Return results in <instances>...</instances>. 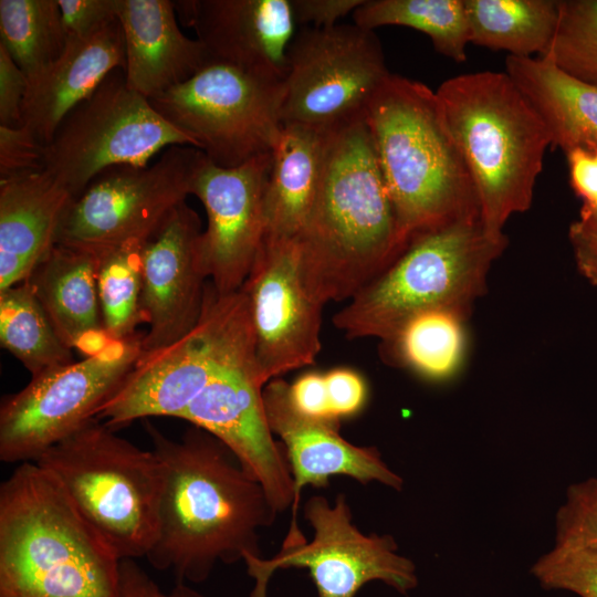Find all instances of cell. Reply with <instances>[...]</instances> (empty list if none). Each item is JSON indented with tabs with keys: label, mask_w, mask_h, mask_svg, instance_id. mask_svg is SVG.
<instances>
[{
	"label": "cell",
	"mask_w": 597,
	"mask_h": 597,
	"mask_svg": "<svg viewBox=\"0 0 597 597\" xmlns=\"http://www.w3.org/2000/svg\"><path fill=\"white\" fill-rule=\"evenodd\" d=\"M142 334L36 376L0 407V460L35 461L91 419L142 355Z\"/></svg>",
	"instance_id": "cell-12"
},
{
	"label": "cell",
	"mask_w": 597,
	"mask_h": 597,
	"mask_svg": "<svg viewBox=\"0 0 597 597\" xmlns=\"http://www.w3.org/2000/svg\"><path fill=\"white\" fill-rule=\"evenodd\" d=\"M283 80L210 62L148 101L214 165L238 167L272 153L281 134Z\"/></svg>",
	"instance_id": "cell-9"
},
{
	"label": "cell",
	"mask_w": 597,
	"mask_h": 597,
	"mask_svg": "<svg viewBox=\"0 0 597 597\" xmlns=\"http://www.w3.org/2000/svg\"><path fill=\"white\" fill-rule=\"evenodd\" d=\"M436 94L472 177L481 221L490 234L503 235L510 217L531 208L548 130L506 72L457 75Z\"/></svg>",
	"instance_id": "cell-5"
},
{
	"label": "cell",
	"mask_w": 597,
	"mask_h": 597,
	"mask_svg": "<svg viewBox=\"0 0 597 597\" xmlns=\"http://www.w3.org/2000/svg\"><path fill=\"white\" fill-rule=\"evenodd\" d=\"M389 74L374 31L355 23L302 28L287 51L283 125L329 132L364 118Z\"/></svg>",
	"instance_id": "cell-11"
},
{
	"label": "cell",
	"mask_w": 597,
	"mask_h": 597,
	"mask_svg": "<svg viewBox=\"0 0 597 597\" xmlns=\"http://www.w3.org/2000/svg\"><path fill=\"white\" fill-rule=\"evenodd\" d=\"M241 290L262 384L313 365L321 349L324 305L302 283L296 241L264 239Z\"/></svg>",
	"instance_id": "cell-16"
},
{
	"label": "cell",
	"mask_w": 597,
	"mask_h": 597,
	"mask_svg": "<svg viewBox=\"0 0 597 597\" xmlns=\"http://www.w3.org/2000/svg\"><path fill=\"white\" fill-rule=\"evenodd\" d=\"M367 30L401 25L427 34L434 49L455 61L467 60L470 29L464 0H364L353 13Z\"/></svg>",
	"instance_id": "cell-30"
},
{
	"label": "cell",
	"mask_w": 597,
	"mask_h": 597,
	"mask_svg": "<svg viewBox=\"0 0 597 597\" xmlns=\"http://www.w3.org/2000/svg\"><path fill=\"white\" fill-rule=\"evenodd\" d=\"M0 344L32 377L74 362L25 281L0 291Z\"/></svg>",
	"instance_id": "cell-29"
},
{
	"label": "cell",
	"mask_w": 597,
	"mask_h": 597,
	"mask_svg": "<svg viewBox=\"0 0 597 597\" xmlns=\"http://www.w3.org/2000/svg\"><path fill=\"white\" fill-rule=\"evenodd\" d=\"M364 0H291L297 27L331 28L363 4Z\"/></svg>",
	"instance_id": "cell-42"
},
{
	"label": "cell",
	"mask_w": 597,
	"mask_h": 597,
	"mask_svg": "<svg viewBox=\"0 0 597 597\" xmlns=\"http://www.w3.org/2000/svg\"><path fill=\"white\" fill-rule=\"evenodd\" d=\"M295 241L302 283L323 305L350 300L402 251L365 117L326 133L318 188Z\"/></svg>",
	"instance_id": "cell-2"
},
{
	"label": "cell",
	"mask_w": 597,
	"mask_h": 597,
	"mask_svg": "<svg viewBox=\"0 0 597 597\" xmlns=\"http://www.w3.org/2000/svg\"><path fill=\"white\" fill-rule=\"evenodd\" d=\"M121 559L36 462L0 486V597H118Z\"/></svg>",
	"instance_id": "cell-4"
},
{
	"label": "cell",
	"mask_w": 597,
	"mask_h": 597,
	"mask_svg": "<svg viewBox=\"0 0 597 597\" xmlns=\"http://www.w3.org/2000/svg\"><path fill=\"white\" fill-rule=\"evenodd\" d=\"M201 220L187 202L177 206L142 253V308L149 325L143 353L176 343L198 324L209 275L200 251Z\"/></svg>",
	"instance_id": "cell-18"
},
{
	"label": "cell",
	"mask_w": 597,
	"mask_h": 597,
	"mask_svg": "<svg viewBox=\"0 0 597 597\" xmlns=\"http://www.w3.org/2000/svg\"><path fill=\"white\" fill-rule=\"evenodd\" d=\"M506 245L505 234H490L481 219L418 234L334 315L333 323L348 338L385 341L407 318L426 310L469 314Z\"/></svg>",
	"instance_id": "cell-6"
},
{
	"label": "cell",
	"mask_w": 597,
	"mask_h": 597,
	"mask_svg": "<svg viewBox=\"0 0 597 597\" xmlns=\"http://www.w3.org/2000/svg\"><path fill=\"white\" fill-rule=\"evenodd\" d=\"M175 145L195 147L117 69L60 124L45 146L44 170L75 198L106 169L147 166Z\"/></svg>",
	"instance_id": "cell-10"
},
{
	"label": "cell",
	"mask_w": 597,
	"mask_h": 597,
	"mask_svg": "<svg viewBox=\"0 0 597 597\" xmlns=\"http://www.w3.org/2000/svg\"><path fill=\"white\" fill-rule=\"evenodd\" d=\"M254 339L238 348L180 416L219 439L266 492L276 514L292 509L294 483L262 400Z\"/></svg>",
	"instance_id": "cell-15"
},
{
	"label": "cell",
	"mask_w": 597,
	"mask_h": 597,
	"mask_svg": "<svg viewBox=\"0 0 597 597\" xmlns=\"http://www.w3.org/2000/svg\"><path fill=\"white\" fill-rule=\"evenodd\" d=\"M251 338L244 292L219 293L209 280L196 327L171 345L142 352L95 419L115 430L147 417L180 418L229 357Z\"/></svg>",
	"instance_id": "cell-8"
},
{
	"label": "cell",
	"mask_w": 597,
	"mask_h": 597,
	"mask_svg": "<svg viewBox=\"0 0 597 597\" xmlns=\"http://www.w3.org/2000/svg\"><path fill=\"white\" fill-rule=\"evenodd\" d=\"M29 77L0 44V126H22Z\"/></svg>",
	"instance_id": "cell-39"
},
{
	"label": "cell",
	"mask_w": 597,
	"mask_h": 597,
	"mask_svg": "<svg viewBox=\"0 0 597 597\" xmlns=\"http://www.w3.org/2000/svg\"><path fill=\"white\" fill-rule=\"evenodd\" d=\"M543 57L574 77L597 84V0H559L556 32Z\"/></svg>",
	"instance_id": "cell-33"
},
{
	"label": "cell",
	"mask_w": 597,
	"mask_h": 597,
	"mask_svg": "<svg viewBox=\"0 0 597 597\" xmlns=\"http://www.w3.org/2000/svg\"><path fill=\"white\" fill-rule=\"evenodd\" d=\"M531 574L544 589L597 597V546H554L533 564Z\"/></svg>",
	"instance_id": "cell-34"
},
{
	"label": "cell",
	"mask_w": 597,
	"mask_h": 597,
	"mask_svg": "<svg viewBox=\"0 0 597 597\" xmlns=\"http://www.w3.org/2000/svg\"><path fill=\"white\" fill-rule=\"evenodd\" d=\"M365 121L404 248L423 232L481 219L472 177L436 91L390 73L373 96Z\"/></svg>",
	"instance_id": "cell-3"
},
{
	"label": "cell",
	"mask_w": 597,
	"mask_h": 597,
	"mask_svg": "<svg viewBox=\"0 0 597 597\" xmlns=\"http://www.w3.org/2000/svg\"><path fill=\"white\" fill-rule=\"evenodd\" d=\"M327 132L283 125L272 150L265 197V237L296 240L320 184Z\"/></svg>",
	"instance_id": "cell-26"
},
{
	"label": "cell",
	"mask_w": 597,
	"mask_h": 597,
	"mask_svg": "<svg viewBox=\"0 0 597 597\" xmlns=\"http://www.w3.org/2000/svg\"><path fill=\"white\" fill-rule=\"evenodd\" d=\"M45 145L25 126H0V181L44 170Z\"/></svg>",
	"instance_id": "cell-36"
},
{
	"label": "cell",
	"mask_w": 597,
	"mask_h": 597,
	"mask_svg": "<svg viewBox=\"0 0 597 597\" xmlns=\"http://www.w3.org/2000/svg\"><path fill=\"white\" fill-rule=\"evenodd\" d=\"M205 157L196 147L175 145L151 166L106 169L71 200L55 243L101 251L129 240L148 241L191 195Z\"/></svg>",
	"instance_id": "cell-13"
},
{
	"label": "cell",
	"mask_w": 597,
	"mask_h": 597,
	"mask_svg": "<svg viewBox=\"0 0 597 597\" xmlns=\"http://www.w3.org/2000/svg\"><path fill=\"white\" fill-rule=\"evenodd\" d=\"M564 154L569 185L582 201L579 216L597 217V146L575 147Z\"/></svg>",
	"instance_id": "cell-38"
},
{
	"label": "cell",
	"mask_w": 597,
	"mask_h": 597,
	"mask_svg": "<svg viewBox=\"0 0 597 597\" xmlns=\"http://www.w3.org/2000/svg\"><path fill=\"white\" fill-rule=\"evenodd\" d=\"M34 462L122 559L146 557L158 524L160 463L93 418Z\"/></svg>",
	"instance_id": "cell-7"
},
{
	"label": "cell",
	"mask_w": 597,
	"mask_h": 597,
	"mask_svg": "<svg viewBox=\"0 0 597 597\" xmlns=\"http://www.w3.org/2000/svg\"><path fill=\"white\" fill-rule=\"evenodd\" d=\"M117 19L125 43L126 83L147 100L212 62L203 44L180 30L172 1L118 0Z\"/></svg>",
	"instance_id": "cell-22"
},
{
	"label": "cell",
	"mask_w": 597,
	"mask_h": 597,
	"mask_svg": "<svg viewBox=\"0 0 597 597\" xmlns=\"http://www.w3.org/2000/svg\"><path fill=\"white\" fill-rule=\"evenodd\" d=\"M212 62L283 80L297 30L291 0L172 1Z\"/></svg>",
	"instance_id": "cell-20"
},
{
	"label": "cell",
	"mask_w": 597,
	"mask_h": 597,
	"mask_svg": "<svg viewBox=\"0 0 597 597\" xmlns=\"http://www.w3.org/2000/svg\"><path fill=\"white\" fill-rule=\"evenodd\" d=\"M147 241L129 240L98 253L97 293L102 324L111 339L137 334L146 318L142 308L143 248Z\"/></svg>",
	"instance_id": "cell-32"
},
{
	"label": "cell",
	"mask_w": 597,
	"mask_h": 597,
	"mask_svg": "<svg viewBox=\"0 0 597 597\" xmlns=\"http://www.w3.org/2000/svg\"><path fill=\"white\" fill-rule=\"evenodd\" d=\"M568 239L579 273L597 289V217H583L569 226Z\"/></svg>",
	"instance_id": "cell-44"
},
{
	"label": "cell",
	"mask_w": 597,
	"mask_h": 597,
	"mask_svg": "<svg viewBox=\"0 0 597 597\" xmlns=\"http://www.w3.org/2000/svg\"><path fill=\"white\" fill-rule=\"evenodd\" d=\"M505 70L544 122L551 146L563 153L597 146V84L572 76L543 56L507 55Z\"/></svg>",
	"instance_id": "cell-25"
},
{
	"label": "cell",
	"mask_w": 597,
	"mask_h": 597,
	"mask_svg": "<svg viewBox=\"0 0 597 597\" xmlns=\"http://www.w3.org/2000/svg\"><path fill=\"white\" fill-rule=\"evenodd\" d=\"M0 44L28 77L60 56L66 44L57 0H0Z\"/></svg>",
	"instance_id": "cell-31"
},
{
	"label": "cell",
	"mask_w": 597,
	"mask_h": 597,
	"mask_svg": "<svg viewBox=\"0 0 597 597\" xmlns=\"http://www.w3.org/2000/svg\"><path fill=\"white\" fill-rule=\"evenodd\" d=\"M331 410L338 420L356 415L367 399L364 378L350 368H334L324 374Z\"/></svg>",
	"instance_id": "cell-40"
},
{
	"label": "cell",
	"mask_w": 597,
	"mask_h": 597,
	"mask_svg": "<svg viewBox=\"0 0 597 597\" xmlns=\"http://www.w3.org/2000/svg\"><path fill=\"white\" fill-rule=\"evenodd\" d=\"M470 43L509 55L546 54L554 39L559 0H464Z\"/></svg>",
	"instance_id": "cell-27"
},
{
	"label": "cell",
	"mask_w": 597,
	"mask_h": 597,
	"mask_svg": "<svg viewBox=\"0 0 597 597\" xmlns=\"http://www.w3.org/2000/svg\"><path fill=\"white\" fill-rule=\"evenodd\" d=\"M290 399L302 416L327 422H339L331 410L324 374L308 371L290 384Z\"/></svg>",
	"instance_id": "cell-41"
},
{
	"label": "cell",
	"mask_w": 597,
	"mask_h": 597,
	"mask_svg": "<svg viewBox=\"0 0 597 597\" xmlns=\"http://www.w3.org/2000/svg\"><path fill=\"white\" fill-rule=\"evenodd\" d=\"M72 199L45 170L0 181V291L24 281L55 244Z\"/></svg>",
	"instance_id": "cell-24"
},
{
	"label": "cell",
	"mask_w": 597,
	"mask_h": 597,
	"mask_svg": "<svg viewBox=\"0 0 597 597\" xmlns=\"http://www.w3.org/2000/svg\"><path fill=\"white\" fill-rule=\"evenodd\" d=\"M271 167L272 153L233 168L219 167L206 156L195 176L191 195L201 201L207 216L201 256L219 293L242 287L262 247Z\"/></svg>",
	"instance_id": "cell-17"
},
{
	"label": "cell",
	"mask_w": 597,
	"mask_h": 597,
	"mask_svg": "<svg viewBox=\"0 0 597 597\" xmlns=\"http://www.w3.org/2000/svg\"><path fill=\"white\" fill-rule=\"evenodd\" d=\"M313 530L311 541L282 546L272 558L248 557L243 562L255 584L250 597H266L268 584L279 569H307L317 597H355L369 582L379 580L400 594L417 587L413 562L398 553L389 535L362 533L353 523L344 494L334 503L315 495L304 505Z\"/></svg>",
	"instance_id": "cell-14"
},
{
	"label": "cell",
	"mask_w": 597,
	"mask_h": 597,
	"mask_svg": "<svg viewBox=\"0 0 597 597\" xmlns=\"http://www.w3.org/2000/svg\"><path fill=\"white\" fill-rule=\"evenodd\" d=\"M161 469L158 524L146 558L177 583L205 582L218 563L262 557L259 530L276 513L263 486L214 436L193 426L180 440L145 426Z\"/></svg>",
	"instance_id": "cell-1"
},
{
	"label": "cell",
	"mask_w": 597,
	"mask_h": 597,
	"mask_svg": "<svg viewBox=\"0 0 597 597\" xmlns=\"http://www.w3.org/2000/svg\"><path fill=\"white\" fill-rule=\"evenodd\" d=\"M97 265V252L55 243L24 280L62 342L84 357L113 341L102 324Z\"/></svg>",
	"instance_id": "cell-23"
},
{
	"label": "cell",
	"mask_w": 597,
	"mask_h": 597,
	"mask_svg": "<svg viewBox=\"0 0 597 597\" xmlns=\"http://www.w3.org/2000/svg\"><path fill=\"white\" fill-rule=\"evenodd\" d=\"M118 597H205L185 583H177L174 588L164 591L135 563L134 559L121 561Z\"/></svg>",
	"instance_id": "cell-43"
},
{
	"label": "cell",
	"mask_w": 597,
	"mask_h": 597,
	"mask_svg": "<svg viewBox=\"0 0 597 597\" xmlns=\"http://www.w3.org/2000/svg\"><path fill=\"white\" fill-rule=\"evenodd\" d=\"M467 313L431 308L407 318L381 341L384 358L430 380L453 376L465 352Z\"/></svg>",
	"instance_id": "cell-28"
},
{
	"label": "cell",
	"mask_w": 597,
	"mask_h": 597,
	"mask_svg": "<svg viewBox=\"0 0 597 597\" xmlns=\"http://www.w3.org/2000/svg\"><path fill=\"white\" fill-rule=\"evenodd\" d=\"M66 38L86 36L117 19L118 0H57Z\"/></svg>",
	"instance_id": "cell-37"
},
{
	"label": "cell",
	"mask_w": 597,
	"mask_h": 597,
	"mask_svg": "<svg viewBox=\"0 0 597 597\" xmlns=\"http://www.w3.org/2000/svg\"><path fill=\"white\" fill-rule=\"evenodd\" d=\"M555 546H597V478L567 488L555 516Z\"/></svg>",
	"instance_id": "cell-35"
},
{
	"label": "cell",
	"mask_w": 597,
	"mask_h": 597,
	"mask_svg": "<svg viewBox=\"0 0 597 597\" xmlns=\"http://www.w3.org/2000/svg\"><path fill=\"white\" fill-rule=\"evenodd\" d=\"M290 384L283 378L270 380L262 390L269 427L280 438L294 483L291 524L282 546L306 541L296 512L304 486L325 488L329 478L345 475L363 484L379 482L401 490L404 481L383 460L373 447H359L344 439L339 422H327L302 416L292 406Z\"/></svg>",
	"instance_id": "cell-19"
},
{
	"label": "cell",
	"mask_w": 597,
	"mask_h": 597,
	"mask_svg": "<svg viewBox=\"0 0 597 597\" xmlns=\"http://www.w3.org/2000/svg\"><path fill=\"white\" fill-rule=\"evenodd\" d=\"M117 69H125L118 19L86 36L67 38L60 56L29 77L22 125L46 146L67 114Z\"/></svg>",
	"instance_id": "cell-21"
}]
</instances>
